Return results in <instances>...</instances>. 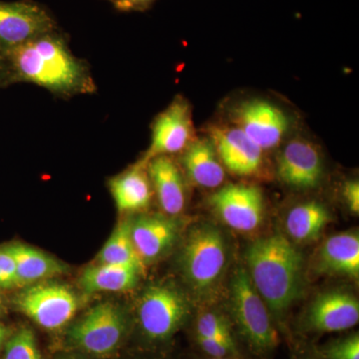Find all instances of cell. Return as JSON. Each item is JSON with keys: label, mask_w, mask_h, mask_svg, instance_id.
<instances>
[{"label": "cell", "mask_w": 359, "mask_h": 359, "mask_svg": "<svg viewBox=\"0 0 359 359\" xmlns=\"http://www.w3.org/2000/svg\"><path fill=\"white\" fill-rule=\"evenodd\" d=\"M2 59L9 81L37 85L62 98L96 91L88 65L72 53L58 29L6 52Z\"/></svg>", "instance_id": "cell-1"}, {"label": "cell", "mask_w": 359, "mask_h": 359, "mask_svg": "<svg viewBox=\"0 0 359 359\" xmlns=\"http://www.w3.org/2000/svg\"><path fill=\"white\" fill-rule=\"evenodd\" d=\"M248 273L271 313L283 316L299 299L304 285V259L280 235L257 238L247 252Z\"/></svg>", "instance_id": "cell-2"}, {"label": "cell", "mask_w": 359, "mask_h": 359, "mask_svg": "<svg viewBox=\"0 0 359 359\" xmlns=\"http://www.w3.org/2000/svg\"><path fill=\"white\" fill-rule=\"evenodd\" d=\"M228 264V245L222 231L210 224L195 226L181 254L182 273L191 289L205 297L218 287Z\"/></svg>", "instance_id": "cell-3"}, {"label": "cell", "mask_w": 359, "mask_h": 359, "mask_svg": "<svg viewBox=\"0 0 359 359\" xmlns=\"http://www.w3.org/2000/svg\"><path fill=\"white\" fill-rule=\"evenodd\" d=\"M231 313L238 332L259 353H268L278 344L266 302L255 289L247 269L238 268L231 283Z\"/></svg>", "instance_id": "cell-4"}, {"label": "cell", "mask_w": 359, "mask_h": 359, "mask_svg": "<svg viewBox=\"0 0 359 359\" xmlns=\"http://www.w3.org/2000/svg\"><path fill=\"white\" fill-rule=\"evenodd\" d=\"M188 314L185 297L178 290L164 285L149 287L139 302L138 318L142 332L154 341L171 339Z\"/></svg>", "instance_id": "cell-5"}, {"label": "cell", "mask_w": 359, "mask_h": 359, "mask_svg": "<svg viewBox=\"0 0 359 359\" xmlns=\"http://www.w3.org/2000/svg\"><path fill=\"white\" fill-rule=\"evenodd\" d=\"M126 323L123 313L110 302L90 309L71 327V341L86 353L97 356L112 353L121 344Z\"/></svg>", "instance_id": "cell-6"}, {"label": "cell", "mask_w": 359, "mask_h": 359, "mask_svg": "<svg viewBox=\"0 0 359 359\" xmlns=\"http://www.w3.org/2000/svg\"><path fill=\"white\" fill-rule=\"evenodd\" d=\"M21 313L46 330L65 327L78 309L76 295L57 283H39L28 287L16 301Z\"/></svg>", "instance_id": "cell-7"}, {"label": "cell", "mask_w": 359, "mask_h": 359, "mask_svg": "<svg viewBox=\"0 0 359 359\" xmlns=\"http://www.w3.org/2000/svg\"><path fill=\"white\" fill-rule=\"evenodd\" d=\"M57 29L50 13L35 2L0 1V57L40 35Z\"/></svg>", "instance_id": "cell-8"}, {"label": "cell", "mask_w": 359, "mask_h": 359, "mask_svg": "<svg viewBox=\"0 0 359 359\" xmlns=\"http://www.w3.org/2000/svg\"><path fill=\"white\" fill-rule=\"evenodd\" d=\"M195 139L190 104L183 97H176L153 122L151 145L142 161L147 163L159 156L184 152Z\"/></svg>", "instance_id": "cell-9"}, {"label": "cell", "mask_w": 359, "mask_h": 359, "mask_svg": "<svg viewBox=\"0 0 359 359\" xmlns=\"http://www.w3.org/2000/svg\"><path fill=\"white\" fill-rule=\"evenodd\" d=\"M231 122L264 151L280 145L290 128L285 113L261 99L240 104L231 112Z\"/></svg>", "instance_id": "cell-10"}, {"label": "cell", "mask_w": 359, "mask_h": 359, "mask_svg": "<svg viewBox=\"0 0 359 359\" xmlns=\"http://www.w3.org/2000/svg\"><path fill=\"white\" fill-rule=\"evenodd\" d=\"M211 207L224 224L240 231H252L264 219V198L257 187L228 185L212 194Z\"/></svg>", "instance_id": "cell-11"}, {"label": "cell", "mask_w": 359, "mask_h": 359, "mask_svg": "<svg viewBox=\"0 0 359 359\" xmlns=\"http://www.w3.org/2000/svg\"><path fill=\"white\" fill-rule=\"evenodd\" d=\"M209 135L222 164L231 173L241 177L261 173L264 151L237 127L212 126Z\"/></svg>", "instance_id": "cell-12"}, {"label": "cell", "mask_w": 359, "mask_h": 359, "mask_svg": "<svg viewBox=\"0 0 359 359\" xmlns=\"http://www.w3.org/2000/svg\"><path fill=\"white\" fill-rule=\"evenodd\" d=\"M276 171L285 185L301 190L316 188L323 178L320 150L306 139H292L278 155Z\"/></svg>", "instance_id": "cell-13"}, {"label": "cell", "mask_w": 359, "mask_h": 359, "mask_svg": "<svg viewBox=\"0 0 359 359\" xmlns=\"http://www.w3.org/2000/svg\"><path fill=\"white\" fill-rule=\"evenodd\" d=\"M358 321V299L348 292L332 290L313 302L306 316V328L320 334L344 332L355 327Z\"/></svg>", "instance_id": "cell-14"}, {"label": "cell", "mask_w": 359, "mask_h": 359, "mask_svg": "<svg viewBox=\"0 0 359 359\" xmlns=\"http://www.w3.org/2000/svg\"><path fill=\"white\" fill-rule=\"evenodd\" d=\"M130 233L135 249L146 264L164 256L173 247L179 235L178 222L154 215L139 217L130 222Z\"/></svg>", "instance_id": "cell-15"}, {"label": "cell", "mask_w": 359, "mask_h": 359, "mask_svg": "<svg viewBox=\"0 0 359 359\" xmlns=\"http://www.w3.org/2000/svg\"><path fill=\"white\" fill-rule=\"evenodd\" d=\"M147 170L158 202L168 216H178L185 209L186 187L178 165L170 156L147 162Z\"/></svg>", "instance_id": "cell-16"}, {"label": "cell", "mask_w": 359, "mask_h": 359, "mask_svg": "<svg viewBox=\"0 0 359 359\" xmlns=\"http://www.w3.org/2000/svg\"><path fill=\"white\" fill-rule=\"evenodd\" d=\"M109 187L116 207L122 212L147 209L152 201L153 189L147 163L142 160L111 180Z\"/></svg>", "instance_id": "cell-17"}, {"label": "cell", "mask_w": 359, "mask_h": 359, "mask_svg": "<svg viewBox=\"0 0 359 359\" xmlns=\"http://www.w3.org/2000/svg\"><path fill=\"white\" fill-rule=\"evenodd\" d=\"M183 166L189 178L202 188L216 189L223 185L226 173L210 138L195 139L184 151Z\"/></svg>", "instance_id": "cell-18"}, {"label": "cell", "mask_w": 359, "mask_h": 359, "mask_svg": "<svg viewBox=\"0 0 359 359\" xmlns=\"http://www.w3.org/2000/svg\"><path fill=\"white\" fill-rule=\"evenodd\" d=\"M318 266L323 273L358 278V233H342L328 238L318 252Z\"/></svg>", "instance_id": "cell-19"}, {"label": "cell", "mask_w": 359, "mask_h": 359, "mask_svg": "<svg viewBox=\"0 0 359 359\" xmlns=\"http://www.w3.org/2000/svg\"><path fill=\"white\" fill-rule=\"evenodd\" d=\"M6 248L15 262L20 287L62 275L67 271L65 264L35 248L22 244H13Z\"/></svg>", "instance_id": "cell-20"}, {"label": "cell", "mask_w": 359, "mask_h": 359, "mask_svg": "<svg viewBox=\"0 0 359 359\" xmlns=\"http://www.w3.org/2000/svg\"><path fill=\"white\" fill-rule=\"evenodd\" d=\"M141 271L133 266L97 264L84 269L79 278L80 287L88 294L102 292H125L133 289Z\"/></svg>", "instance_id": "cell-21"}, {"label": "cell", "mask_w": 359, "mask_h": 359, "mask_svg": "<svg viewBox=\"0 0 359 359\" xmlns=\"http://www.w3.org/2000/svg\"><path fill=\"white\" fill-rule=\"evenodd\" d=\"M330 221L332 215L325 205L311 201L290 210L285 226L290 238L297 242L309 243L320 237Z\"/></svg>", "instance_id": "cell-22"}, {"label": "cell", "mask_w": 359, "mask_h": 359, "mask_svg": "<svg viewBox=\"0 0 359 359\" xmlns=\"http://www.w3.org/2000/svg\"><path fill=\"white\" fill-rule=\"evenodd\" d=\"M98 264H120L144 271L145 264L139 257L132 242L130 221H122L116 226L102 250L98 254Z\"/></svg>", "instance_id": "cell-23"}, {"label": "cell", "mask_w": 359, "mask_h": 359, "mask_svg": "<svg viewBox=\"0 0 359 359\" xmlns=\"http://www.w3.org/2000/svg\"><path fill=\"white\" fill-rule=\"evenodd\" d=\"M4 359H43L32 330L22 328L7 342Z\"/></svg>", "instance_id": "cell-24"}, {"label": "cell", "mask_w": 359, "mask_h": 359, "mask_svg": "<svg viewBox=\"0 0 359 359\" xmlns=\"http://www.w3.org/2000/svg\"><path fill=\"white\" fill-rule=\"evenodd\" d=\"M196 335L210 339H235L228 320L221 314L215 313L201 314L196 325Z\"/></svg>", "instance_id": "cell-25"}, {"label": "cell", "mask_w": 359, "mask_h": 359, "mask_svg": "<svg viewBox=\"0 0 359 359\" xmlns=\"http://www.w3.org/2000/svg\"><path fill=\"white\" fill-rule=\"evenodd\" d=\"M320 354L325 359H359L358 332L328 342Z\"/></svg>", "instance_id": "cell-26"}, {"label": "cell", "mask_w": 359, "mask_h": 359, "mask_svg": "<svg viewBox=\"0 0 359 359\" xmlns=\"http://www.w3.org/2000/svg\"><path fill=\"white\" fill-rule=\"evenodd\" d=\"M196 341L208 358L237 359L238 356L235 339H210L196 335Z\"/></svg>", "instance_id": "cell-27"}, {"label": "cell", "mask_w": 359, "mask_h": 359, "mask_svg": "<svg viewBox=\"0 0 359 359\" xmlns=\"http://www.w3.org/2000/svg\"><path fill=\"white\" fill-rule=\"evenodd\" d=\"M18 287L15 262L7 248L0 249V287Z\"/></svg>", "instance_id": "cell-28"}, {"label": "cell", "mask_w": 359, "mask_h": 359, "mask_svg": "<svg viewBox=\"0 0 359 359\" xmlns=\"http://www.w3.org/2000/svg\"><path fill=\"white\" fill-rule=\"evenodd\" d=\"M344 200H346L349 210L354 215L359 214V184L358 181H347L342 190Z\"/></svg>", "instance_id": "cell-29"}, {"label": "cell", "mask_w": 359, "mask_h": 359, "mask_svg": "<svg viewBox=\"0 0 359 359\" xmlns=\"http://www.w3.org/2000/svg\"><path fill=\"white\" fill-rule=\"evenodd\" d=\"M155 0H112L113 6L122 13L144 11L152 6Z\"/></svg>", "instance_id": "cell-30"}, {"label": "cell", "mask_w": 359, "mask_h": 359, "mask_svg": "<svg viewBox=\"0 0 359 359\" xmlns=\"http://www.w3.org/2000/svg\"><path fill=\"white\" fill-rule=\"evenodd\" d=\"M4 337H6V330H4V328L0 325V344L4 341Z\"/></svg>", "instance_id": "cell-31"}, {"label": "cell", "mask_w": 359, "mask_h": 359, "mask_svg": "<svg viewBox=\"0 0 359 359\" xmlns=\"http://www.w3.org/2000/svg\"><path fill=\"white\" fill-rule=\"evenodd\" d=\"M0 70L4 71V74H6V70H4V59H2V57H0Z\"/></svg>", "instance_id": "cell-32"}, {"label": "cell", "mask_w": 359, "mask_h": 359, "mask_svg": "<svg viewBox=\"0 0 359 359\" xmlns=\"http://www.w3.org/2000/svg\"><path fill=\"white\" fill-rule=\"evenodd\" d=\"M2 306H4V304H2V301L0 299V311H1Z\"/></svg>", "instance_id": "cell-33"}, {"label": "cell", "mask_w": 359, "mask_h": 359, "mask_svg": "<svg viewBox=\"0 0 359 359\" xmlns=\"http://www.w3.org/2000/svg\"><path fill=\"white\" fill-rule=\"evenodd\" d=\"M207 359H233V358H208Z\"/></svg>", "instance_id": "cell-34"}, {"label": "cell", "mask_w": 359, "mask_h": 359, "mask_svg": "<svg viewBox=\"0 0 359 359\" xmlns=\"http://www.w3.org/2000/svg\"><path fill=\"white\" fill-rule=\"evenodd\" d=\"M65 359H76V358H65Z\"/></svg>", "instance_id": "cell-35"}]
</instances>
